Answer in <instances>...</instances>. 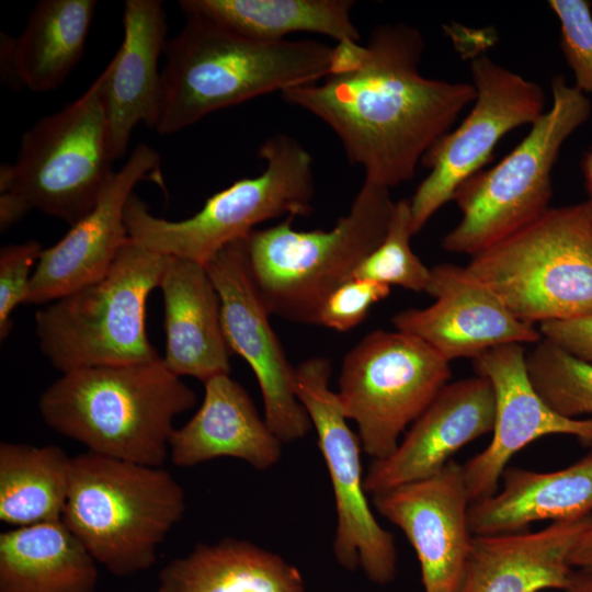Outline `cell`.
Segmentation results:
<instances>
[{
  "instance_id": "obj_1",
  "label": "cell",
  "mask_w": 592,
  "mask_h": 592,
  "mask_svg": "<svg viewBox=\"0 0 592 592\" xmlns=\"http://www.w3.org/2000/svg\"><path fill=\"white\" fill-rule=\"evenodd\" d=\"M423 50L418 29L382 24L355 69L281 95L332 129L364 180L390 189L413 178L424 153L476 99L473 83L422 76Z\"/></svg>"
},
{
  "instance_id": "obj_2",
  "label": "cell",
  "mask_w": 592,
  "mask_h": 592,
  "mask_svg": "<svg viewBox=\"0 0 592 592\" xmlns=\"http://www.w3.org/2000/svg\"><path fill=\"white\" fill-rule=\"evenodd\" d=\"M331 50L316 41H257L186 16L164 47L155 129L174 134L216 111L319 82L330 73Z\"/></svg>"
},
{
  "instance_id": "obj_3",
  "label": "cell",
  "mask_w": 592,
  "mask_h": 592,
  "mask_svg": "<svg viewBox=\"0 0 592 592\" xmlns=\"http://www.w3.org/2000/svg\"><path fill=\"white\" fill-rule=\"evenodd\" d=\"M196 395L162 357L62 374L39 396L43 421L88 452L161 467L177 415Z\"/></svg>"
},
{
  "instance_id": "obj_4",
  "label": "cell",
  "mask_w": 592,
  "mask_h": 592,
  "mask_svg": "<svg viewBox=\"0 0 592 592\" xmlns=\"http://www.w3.org/2000/svg\"><path fill=\"white\" fill-rule=\"evenodd\" d=\"M394 206L389 189L364 180L330 230L299 231L286 217L252 231L246 239L249 269L270 314L317 325L327 297L384 239Z\"/></svg>"
},
{
  "instance_id": "obj_5",
  "label": "cell",
  "mask_w": 592,
  "mask_h": 592,
  "mask_svg": "<svg viewBox=\"0 0 592 592\" xmlns=\"http://www.w3.org/2000/svg\"><path fill=\"white\" fill-rule=\"evenodd\" d=\"M184 511L183 488L162 467L88 451L72 457L61 521L115 576L155 565L159 546Z\"/></svg>"
},
{
  "instance_id": "obj_6",
  "label": "cell",
  "mask_w": 592,
  "mask_h": 592,
  "mask_svg": "<svg viewBox=\"0 0 592 592\" xmlns=\"http://www.w3.org/2000/svg\"><path fill=\"white\" fill-rule=\"evenodd\" d=\"M258 155L265 162L261 174L215 193L186 219L157 217L133 193L124 215L128 239L151 252L205 265L227 244L247 239L261 223L311 214L316 187L309 151L294 137L275 134Z\"/></svg>"
},
{
  "instance_id": "obj_7",
  "label": "cell",
  "mask_w": 592,
  "mask_h": 592,
  "mask_svg": "<svg viewBox=\"0 0 592 592\" xmlns=\"http://www.w3.org/2000/svg\"><path fill=\"white\" fill-rule=\"evenodd\" d=\"M168 260L128 239L102 278L36 311L44 356L62 374L159 358L147 335L146 307Z\"/></svg>"
},
{
  "instance_id": "obj_8",
  "label": "cell",
  "mask_w": 592,
  "mask_h": 592,
  "mask_svg": "<svg viewBox=\"0 0 592 592\" xmlns=\"http://www.w3.org/2000/svg\"><path fill=\"white\" fill-rule=\"evenodd\" d=\"M465 267L525 323L592 314V202L550 207Z\"/></svg>"
},
{
  "instance_id": "obj_9",
  "label": "cell",
  "mask_w": 592,
  "mask_h": 592,
  "mask_svg": "<svg viewBox=\"0 0 592 592\" xmlns=\"http://www.w3.org/2000/svg\"><path fill=\"white\" fill-rule=\"evenodd\" d=\"M553 105L499 163L454 193L462 218L442 240L452 253L475 255L530 225L550 207L551 171L565 140L590 116L585 95L562 76L551 81Z\"/></svg>"
},
{
  "instance_id": "obj_10",
  "label": "cell",
  "mask_w": 592,
  "mask_h": 592,
  "mask_svg": "<svg viewBox=\"0 0 592 592\" xmlns=\"http://www.w3.org/2000/svg\"><path fill=\"white\" fill-rule=\"evenodd\" d=\"M103 71L75 101L24 132L8 192L70 226L88 215L116 171L103 101Z\"/></svg>"
},
{
  "instance_id": "obj_11",
  "label": "cell",
  "mask_w": 592,
  "mask_h": 592,
  "mask_svg": "<svg viewBox=\"0 0 592 592\" xmlns=\"http://www.w3.org/2000/svg\"><path fill=\"white\" fill-rule=\"evenodd\" d=\"M451 375L449 362L417 337L382 329L365 335L344 356L337 392L363 452L389 456Z\"/></svg>"
},
{
  "instance_id": "obj_12",
  "label": "cell",
  "mask_w": 592,
  "mask_h": 592,
  "mask_svg": "<svg viewBox=\"0 0 592 592\" xmlns=\"http://www.w3.org/2000/svg\"><path fill=\"white\" fill-rule=\"evenodd\" d=\"M332 365L315 356L296 367V392L314 426L334 493L337 530L333 554L346 570L387 584L396 577L394 536L374 516L366 499L358 435L348 425L337 392L329 387Z\"/></svg>"
},
{
  "instance_id": "obj_13",
  "label": "cell",
  "mask_w": 592,
  "mask_h": 592,
  "mask_svg": "<svg viewBox=\"0 0 592 592\" xmlns=\"http://www.w3.org/2000/svg\"><path fill=\"white\" fill-rule=\"evenodd\" d=\"M476 89L474 105L463 122L424 153L430 169L410 201L413 235L456 190L491 159L499 140L510 130L532 125L544 113L546 96L539 84L498 65L486 55L470 65Z\"/></svg>"
},
{
  "instance_id": "obj_14",
  "label": "cell",
  "mask_w": 592,
  "mask_h": 592,
  "mask_svg": "<svg viewBox=\"0 0 592 592\" xmlns=\"http://www.w3.org/2000/svg\"><path fill=\"white\" fill-rule=\"evenodd\" d=\"M205 267L220 299L228 348L249 364L258 380L266 424L282 443L305 437L311 422L296 392V367L271 326L249 269L246 239L220 249Z\"/></svg>"
},
{
  "instance_id": "obj_15",
  "label": "cell",
  "mask_w": 592,
  "mask_h": 592,
  "mask_svg": "<svg viewBox=\"0 0 592 592\" xmlns=\"http://www.w3.org/2000/svg\"><path fill=\"white\" fill-rule=\"evenodd\" d=\"M473 365L493 387L496 415L489 445L462 464L471 502L494 494L510 459L533 441L565 434L592 446V418H566L545 402L531 382L523 344L492 348Z\"/></svg>"
},
{
  "instance_id": "obj_16",
  "label": "cell",
  "mask_w": 592,
  "mask_h": 592,
  "mask_svg": "<svg viewBox=\"0 0 592 592\" xmlns=\"http://www.w3.org/2000/svg\"><path fill=\"white\" fill-rule=\"evenodd\" d=\"M375 509L412 545L425 592H460L474 534L463 465L373 496Z\"/></svg>"
},
{
  "instance_id": "obj_17",
  "label": "cell",
  "mask_w": 592,
  "mask_h": 592,
  "mask_svg": "<svg viewBox=\"0 0 592 592\" xmlns=\"http://www.w3.org/2000/svg\"><path fill=\"white\" fill-rule=\"evenodd\" d=\"M146 179L160 183V156L138 145L115 172L92 210L44 249L33 271L25 304L46 305L102 278L128 240L125 208Z\"/></svg>"
},
{
  "instance_id": "obj_18",
  "label": "cell",
  "mask_w": 592,
  "mask_h": 592,
  "mask_svg": "<svg viewBox=\"0 0 592 592\" xmlns=\"http://www.w3.org/2000/svg\"><path fill=\"white\" fill-rule=\"evenodd\" d=\"M435 300L425 308L397 312L396 330L429 344L446 361L470 357L503 344H535L542 335L517 319L465 266L442 263L431 267L425 289Z\"/></svg>"
},
{
  "instance_id": "obj_19",
  "label": "cell",
  "mask_w": 592,
  "mask_h": 592,
  "mask_svg": "<svg viewBox=\"0 0 592 592\" xmlns=\"http://www.w3.org/2000/svg\"><path fill=\"white\" fill-rule=\"evenodd\" d=\"M496 398L488 378L476 375L447 383L412 423L397 448L374 459L364 476L375 496L440 471L463 446L492 432Z\"/></svg>"
},
{
  "instance_id": "obj_20",
  "label": "cell",
  "mask_w": 592,
  "mask_h": 592,
  "mask_svg": "<svg viewBox=\"0 0 592 592\" xmlns=\"http://www.w3.org/2000/svg\"><path fill=\"white\" fill-rule=\"evenodd\" d=\"M124 38L103 69V101L113 159L125 156L134 128L155 129L161 109L159 58L167 44V18L159 0H127Z\"/></svg>"
},
{
  "instance_id": "obj_21",
  "label": "cell",
  "mask_w": 592,
  "mask_h": 592,
  "mask_svg": "<svg viewBox=\"0 0 592 592\" xmlns=\"http://www.w3.org/2000/svg\"><path fill=\"white\" fill-rule=\"evenodd\" d=\"M592 519L553 522L536 532L474 535L460 592L563 591L570 554Z\"/></svg>"
},
{
  "instance_id": "obj_22",
  "label": "cell",
  "mask_w": 592,
  "mask_h": 592,
  "mask_svg": "<svg viewBox=\"0 0 592 592\" xmlns=\"http://www.w3.org/2000/svg\"><path fill=\"white\" fill-rule=\"evenodd\" d=\"M204 384V398L196 413L174 429L169 456L178 467L232 457L257 470L276 464L282 442L262 419L247 390L229 374L217 375Z\"/></svg>"
},
{
  "instance_id": "obj_23",
  "label": "cell",
  "mask_w": 592,
  "mask_h": 592,
  "mask_svg": "<svg viewBox=\"0 0 592 592\" xmlns=\"http://www.w3.org/2000/svg\"><path fill=\"white\" fill-rule=\"evenodd\" d=\"M159 287L164 306L167 367L203 383L229 374L220 299L204 264L169 257Z\"/></svg>"
},
{
  "instance_id": "obj_24",
  "label": "cell",
  "mask_w": 592,
  "mask_h": 592,
  "mask_svg": "<svg viewBox=\"0 0 592 592\" xmlns=\"http://www.w3.org/2000/svg\"><path fill=\"white\" fill-rule=\"evenodd\" d=\"M502 488L469 506L474 535L524 531L533 522L571 521L592 514V448L576 463L555 471L506 468Z\"/></svg>"
},
{
  "instance_id": "obj_25",
  "label": "cell",
  "mask_w": 592,
  "mask_h": 592,
  "mask_svg": "<svg viewBox=\"0 0 592 592\" xmlns=\"http://www.w3.org/2000/svg\"><path fill=\"white\" fill-rule=\"evenodd\" d=\"M94 0H42L18 37L1 33L2 81L37 93L58 88L77 66L93 21Z\"/></svg>"
},
{
  "instance_id": "obj_26",
  "label": "cell",
  "mask_w": 592,
  "mask_h": 592,
  "mask_svg": "<svg viewBox=\"0 0 592 592\" xmlns=\"http://www.w3.org/2000/svg\"><path fill=\"white\" fill-rule=\"evenodd\" d=\"M157 592H306L296 567L250 542L198 543L159 572Z\"/></svg>"
},
{
  "instance_id": "obj_27",
  "label": "cell",
  "mask_w": 592,
  "mask_h": 592,
  "mask_svg": "<svg viewBox=\"0 0 592 592\" xmlns=\"http://www.w3.org/2000/svg\"><path fill=\"white\" fill-rule=\"evenodd\" d=\"M96 563L61 520L0 534V592H95Z\"/></svg>"
},
{
  "instance_id": "obj_28",
  "label": "cell",
  "mask_w": 592,
  "mask_h": 592,
  "mask_svg": "<svg viewBox=\"0 0 592 592\" xmlns=\"http://www.w3.org/2000/svg\"><path fill=\"white\" fill-rule=\"evenodd\" d=\"M351 0H182L185 16L198 18L238 35L280 42L307 32L360 43Z\"/></svg>"
},
{
  "instance_id": "obj_29",
  "label": "cell",
  "mask_w": 592,
  "mask_h": 592,
  "mask_svg": "<svg viewBox=\"0 0 592 592\" xmlns=\"http://www.w3.org/2000/svg\"><path fill=\"white\" fill-rule=\"evenodd\" d=\"M72 457L57 445L0 444V520L14 527L60 521Z\"/></svg>"
},
{
  "instance_id": "obj_30",
  "label": "cell",
  "mask_w": 592,
  "mask_h": 592,
  "mask_svg": "<svg viewBox=\"0 0 592 592\" xmlns=\"http://www.w3.org/2000/svg\"><path fill=\"white\" fill-rule=\"evenodd\" d=\"M531 382L557 413L579 419L592 415V364L542 339L526 353Z\"/></svg>"
},
{
  "instance_id": "obj_31",
  "label": "cell",
  "mask_w": 592,
  "mask_h": 592,
  "mask_svg": "<svg viewBox=\"0 0 592 592\" xmlns=\"http://www.w3.org/2000/svg\"><path fill=\"white\" fill-rule=\"evenodd\" d=\"M409 200L395 202L391 218L382 242L361 262L352 277L366 278L388 286L425 292L431 269L414 254Z\"/></svg>"
},
{
  "instance_id": "obj_32",
  "label": "cell",
  "mask_w": 592,
  "mask_h": 592,
  "mask_svg": "<svg viewBox=\"0 0 592 592\" xmlns=\"http://www.w3.org/2000/svg\"><path fill=\"white\" fill-rule=\"evenodd\" d=\"M560 24V48L580 92L592 93V12L585 0H550Z\"/></svg>"
},
{
  "instance_id": "obj_33",
  "label": "cell",
  "mask_w": 592,
  "mask_h": 592,
  "mask_svg": "<svg viewBox=\"0 0 592 592\" xmlns=\"http://www.w3.org/2000/svg\"><path fill=\"white\" fill-rule=\"evenodd\" d=\"M36 240L11 243L0 250V339L5 340L13 328L11 315L25 304L33 267L43 252Z\"/></svg>"
},
{
  "instance_id": "obj_34",
  "label": "cell",
  "mask_w": 592,
  "mask_h": 592,
  "mask_svg": "<svg viewBox=\"0 0 592 592\" xmlns=\"http://www.w3.org/2000/svg\"><path fill=\"white\" fill-rule=\"evenodd\" d=\"M390 286L352 277L338 286L325 300L317 325L339 332L350 331L366 318L371 307L386 298Z\"/></svg>"
},
{
  "instance_id": "obj_35",
  "label": "cell",
  "mask_w": 592,
  "mask_h": 592,
  "mask_svg": "<svg viewBox=\"0 0 592 592\" xmlns=\"http://www.w3.org/2000/svg\"><path fill=\"white\" fill-rule=\"evenodd\" d=\"M542 339L592 364V314L538 325Z\"/></svg>"
},
{
  "instance_id": "obj_36",
  "label": "cell",
  "mask_w": 592,
  "mask_h": 592,
  "mask_svg": "<svg viewBox=\"0 0 592 592\" xmlns=\"http://www.w3.org/2000/svg\"><path fill=\"white\" fill-rule=\"evenodd\" d=\"M32 208L18 194L5 192L0 195V231L3 234L19 223Z\"/></svg>"
},
{
  "instance_id": "obj_37",
  "label": "cell",
  "mask_w": 592,
  "mask_h": 592,
  "mask_svg": "<svg viewBox=\"0 0 592 592\" xmlns=\"http://www.w3.org/2000/svg\"><path fill=\"white\" fill-rule=\"evenodd\" d=\"M570 565L573 569L592 571V519L572 548Z\"/></svg>"
},
{
  "instance_id": "obj_38",
  "label": "cell",
  "mask_w": 592,
  "mask_h": 592,
  "mask_svg": "<svg viewBox=\"0 0 592 592\" xmlns=\"http://www.w3.org/2000/svg\"><path fill=\"white\" fill-rule=\"evenodd\" d=\"M562 592H592V571L573 569Z\"/></svg>"
},
{
  "instance_id": "obj_39",
  "label": "cell",
  "mask_w": 592,
  "mask_h": 592,
  "mask_svg": "<svg viewBox=\"0 0 592 592\" xmlns=\"http://www.w3.org/2000/svg\"><path fill=\"white\" fill-rule=\"evenodd\" d=\"M582 170L585 179V187L592 202V148L585 153L582 161Z\"/></svg>"
}]
</instances>
